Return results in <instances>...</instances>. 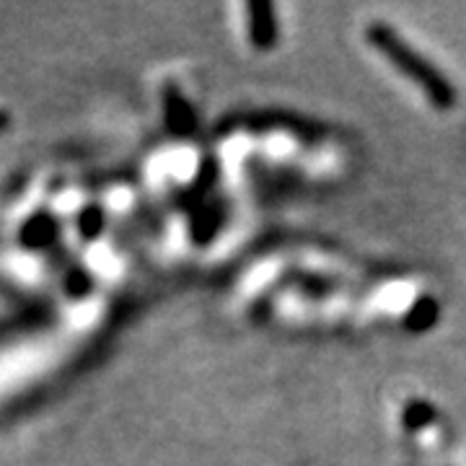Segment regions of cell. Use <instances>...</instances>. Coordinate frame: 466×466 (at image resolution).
<instances>
[{
	"label": "cell",
	"instance_id": "7a4b0ae2",
	"mask_svg": "<svg viewBox=\"0 0 466 466\" xmlns=\"http://www.w3.org/2000/svg\"><path fill=\"white\" fill-rule=\"evenodd\" d=\"M251 32H249V45L254 50H265L267 45H272L275 39V26H272V18H265L269 14L267 5H251Z\"/></svg>",
	"mask_w": 466,
	"mask_h": 466
},
{
	"label": "cell",
	"instance_id": "6da1fadb",
	"mask_svg": "<svg viewBox=\"0 0 466 466\" xmlns=\"http://www.w3.org/2000/svg\"><path fill=\"white\" fill-rule=\"evenodd\" d=\"M368 42L373 50L381 52L383 57H389L394 70L401 73L407 81H412V86L422 91V96H428L435 109H451L453 106V91H451L449 81H443L433 67L425 66L428 60L422 63V57L410 50L407 45H401V39H397L386 26L368 34Z\"/></svg>",
	"mask_w": 466,
	"mask_h": 466
}]
</instances>
